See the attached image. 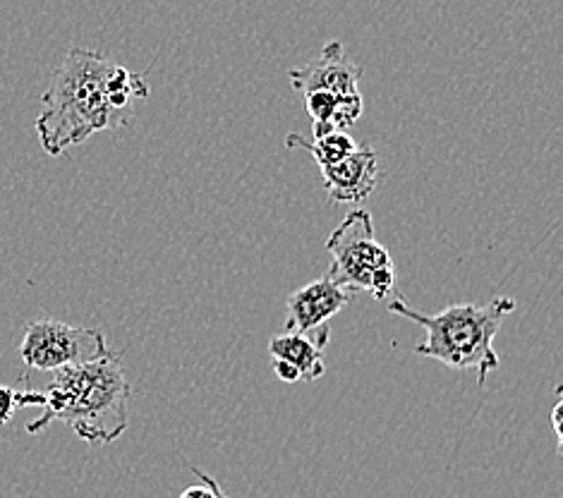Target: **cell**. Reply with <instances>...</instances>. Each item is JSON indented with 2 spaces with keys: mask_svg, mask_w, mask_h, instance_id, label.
<instances>
[{
  "mask_svg": "<svg viewBox=\"0 0 563 498\" xmlns=\"http://www.w3.org/2000/svg\"><path fill=\"white\" fill-rule=\"evenodd\" d=\"M223 498H228V494H225V496H223Z\"/></svg>",
  "mask_w": 563,
  "mask_h": 498,
  "instance_id": "obj_15",
  "label": "cell"
},
{
  "mask_svg": "<svg viewBox=\"0 0 563 498\" xmlns=\"http://www.w3.org/2000/svg\"><path fill=\"white\" fill-rule=\"evenodd\" d=\"M514 309L516 300L506 295H496L487 305H451L439 314H422L400 298L388 302V312L415 321L427 333V341L415 353L444 362L451 369H477L482 388L487 374L501 365L494 339Z\"/></svg>",
  "mask_w": 563,
  "mask_h": 498,
  "instance_id": "obj_3",
  "label": "cell"
},
{
  "mask_svg": "<svg viewBox=\"0 0 563 498\" xmlns=\"http://www.w3.org/2000/svg\"><path fill=\"white\" fill-rule=\"evenodd\" d=\"M272 359L284 362V365L298 372L300 379L317 381L327 372L324 345H319L310 335L300 333H280L269 341Z\"/></svg>",
  "mask_w": 563,
  "mask_h": 498,
  "instance_id": "obj_10",
  "label": "cell"
},
{
  "mask_svg": "<svg viewBox=\"0 0 563 498\" xmlns=\"http://www.w3.org/2000/svg\"><path fill=\"white\" fill-rule=\"evenodd\" d=\"M128 400L130 384L123 362L113 353L87 365L53 372L44 390H18V408L44 410L26 424V432L38 434L51 422H65L91 446H106L125 434Z\"/></svg>",
  "mask_w": 563,
  "mask_h": 498,
  "instance_id": "obj_2",
  "label": "cell"
},
{
  "mask_svg": "<svg viewBox=\"0 0 563 498\" xmlns=\"http://www.w3.org/2000/svg\"><path fill=\"white\" fill-rule=\"evenodd\" d=\"M321 178H324V187L331 201H365L379 182V161L377 152L372 146H357V150L345 156L343 161L333 166L321 168Z\"/></svg>",
  "mask_w": 563,
  "mask_h": 498,
  "instance_id": "obj_8",
  "label": "cell"
},
{
  "mask_svg": "<svg viewBox=\"0 0 563 498\" xmlns=\"http://www.w3.org/2000/svg\"><path fill=\"white\" fill-rule=\"evenodd\" d=\"M327 250L333 257L327 276L345 290L353 295L365 290L377 300H386V295L394 290V259L374 235L369 211L357 209L347 213L327 240Z\"/></svg>",
  "mask_w": 563,
  "mask_h": 498,
  "instance_id": "obj_4",
  "label": "cell"
},
{
  "mask_svg": "<svg viewBox=\"0 0 563 498\" xmlns=\"http://www.w3.org/2000/svg\"><path fill=\"white\" fill-rule=\"evenodd\" d=\"M307 113L312 118L314 137L329 132H345L365 111L362 93H331V91H310L305 93Z\"/></svg>",
  "mask_w": 563,
  "mask_h": 498,
  "instance_id": "obj_9",
  "label": "cell"
},
{
  "mask_svg": "<svg viewBox=\"0 0 563 498\" xmlns=\"http://www.w3.org/2000/svg\"><path fill=\"white\" fill-rule=\"evenodd\" d=\"M103 355H109V345L101 329L70 327L58 319H32L20 343L22 362L38 372L87 365Z\"/></svg>",
  "mask_w": 563,
  "mask_h": 498,
  "instance_id": "obj_5",
  "label": "cell"
},
{
  "mask_svg": "<svg viewBox=\"0 0 563 498\" xmlns=\"http://www.w3.org/2000/svg\"><path fill=\"white\" fill-rule=\"evenodd\" d=\"M290 87L300 93L331 91V93H357L360 91V65L347 58L341 42H329L321 56L298 70H290Z\"/></svg>",
  "mask_w": 563,
  "mask_h": 498,
  "instance_id": "obj_7",
  "label": "cell"
},
{
  "mask_svg": "<svg viewBox=\"0 0 563 498\" xmlns=\"http://www.w3.org/2000/svg\"><path fill=\"white\" fill-rule=\"evenodd\" d=\"M286 146H288V150H295V146H298V150L310 152L312 158L317 161L319 168H327V166L339 164V161H343L345 156H351L357 150L355 140L347 132L319 134V137H314L312 142L305 140L302 134H295L292 132V134H288V137H286Z\"/></svg>",
  "mask_w": 563,
  "mask_h": 498,
  "instance_id": "obj_11",
  "label": "cell"
},
{
  "mask_svg": "<svg viewBox=\"0 0 563 498\" xmlns=\"http://www.w3.org/2000/svg\"><path fill=\"white\" fill-rule=\"evenodd\" d=\"M18 410V390L0 386V424H8Z\"/></svg>",
  "mask_w": 563,
  "mask_h": 498,
  "instance_id": "obj_13",
  "label": "cell"
},
{
  "mask_svg": "<svg viewBox=\"0 0 563 498\" xmlns=\"http://www.w3.org/2000/svg\"><path fill=\"white\" fill-rule=\"evenodd\" d=\"M561 412H563V400H561V390H559V398H556V402H554V410H552V427H554V434H556V446H559V453H561V449H563Z\"/></svg>",
  "mask_w": 563,
  "mask_h": 498,
  "instance_id": "obj_14",
  "label": "cell"
},
{
  "mask_svg": "<svg viewBox=\"0 0 563 498\" xmlns=\"http://www.w3.org/2000/svg\"><path fill=\"white\" fill-rule=\"evenodd\" d=\"M192 473L202 479V484H195V487H187L178 498H223L225 491L219 484V479H213L211 475H207L205 469L192 467Z\"/></svg>",
  "mask_w": 563,
  "mask_h": 498,
  "instance_id": "obj_12",
  "label": "cell"
},
{
  "mask_svg": "<svg viewBox=\"0 0 563 498\" xmlns=\"http://www.w3.org/2000/svg\"><path fill=\"white\" fill-rule=\"evenodd\" d=\"M150 97L144 75L97 51L73 48L42 97L36 134L48 156H63L91 134L128 128L132 103Z\"/></svg>",
  "mask_w": 563,
  "mask_h": 498,
  "instance_id": "obj_1",
  "label": "cell"
},
{
  "mask_svg": "<svg viewBox=\"0 0 563 498\" xmlns=\"http://www.w3.org/2000/svg\"><path fill=\"white\" fill-rule=\"evenodd\" d=\"M353 292L324 276L288 295L286 331L310 335L319 345L329 343V321L351 305Z\"/></svg>",
  "mask_w": 563,
  "mask_h": 498,
  "instance_id": "obj_6",
  "label": "cell"
}]
</instances>
